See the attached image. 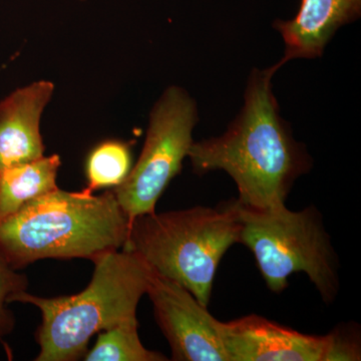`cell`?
Returning a JSON list of instances; mask_svg holds the SVG:
<instances>
[{
    "instance_id": "cell-10",
    "label": "cell",
    "mask_w": 361,
    "mask_h": 361,
    "mask_svg": "<svg viewBox=\"0 0 361 361\" xmlns=\"http://www.w3.org/2000/svg\"><path fill=\"white\" fill-rule=\"evenodd\" d=\"M360 13L361 0H301L292 20L275 21L285 44L280 63L319 58L337 30L357 20Z\"/></svg>"
},
{
    "instance_id": "cell-15",
    "label": "cell",
    "mask_w": 361,
    "mask_h": 361,
    "mask_svg": "<svg viewBox=\"0 0 361 361\" xmlns=\"http://www.w3.org/2000/svg\"><path fill=\"white\" fill-rule=\"evenodd\" d=\"M78 1H85V0H78Z\"/></svg>"
},
{
    "instance_id": "cell-5",
    "label": "cell",
    "mask_w": 361,
    "mask_h": 361,
    "mask_svg": "<svg viewBox=\"0 0 361 361\" xmlns=\"http://www.w3.org/2000/svg\"><path fill=\"white\" fill-rule=\"evenodd\" d=\"M236 204L239 243L253 254L269 290L281 293L292 274L303 272L325 303L336 300L341 287L338 259L315 207L255 211Z\"/></svg>"
},
{
    "instance_id": "cell-2",
    "label": "cell",
    "mask_w": 361,
    "mask_h": 361,
    "mask_svg": "<svg viewBox=\"0 0 361 361\" xmlns=\"http://www.w3.org/2000/svg\"><path fill=\"white\" fill-rule=\"evenodd\" d=\"M128 233L113 190L96 196L59 188L0 221V255L16 270L42 259L92 261L122 249Z\"/></svg>"
},
{
    "instance_id": "cell-9",
    "label": "cell",
    "mask_w": 361,
    "mask_h": 361,
    "mask_svg": "<svg viewBox=\"0 0 361 361\" xmlns=\"http://www.w3.org/2000/svg\"><path fill=\"white\" fill-rule=\"evenodd\" d=\"M54 92L51 82L39 80L0 101V171L44 156L40 121Z\"/></svg>"
},
{
    "instance_id": "cell-11",
    "label": "cell",
    "mask_w": 361,
    "mask_h": 361,
    "mask_svg": "<svg viewBox=\"0 0 361 361\" xmlns=\"http://www.w3.org/2000/svg\"><path fill=\"white\" fill-rule=\"evenodd\" d=\"M61 157H42L0 171V221L20 211L40 196L59 189Z\"/></svg>"
},
{
    "instance_id": "cell-7",
    "label": "cell",
    "mask_w": 361,
    "mask_h": 361,
    "mask_svg": "<svg viewBox=\"0 0 361 361\" xmlns=\"http://www.w3.org/2000/svg\"><path fill=\"white\" fill-rule=\"evenodd\" d=\"M159 326L176 361H228L220 336V322L191 292L152 272L147 290Z\"/></svg>"
},
{
    "instance_id": "cell-12",
    "label": "cell",
    "mask_w": 361,
    "mask_h": 361,
    "mask_svg": "<svg viewBox=\"0 0 361 361\" xmlns=\"http://www.w3.org/2000/svg\"><path fill=\"white\" fill-rule=\"evenodd\" d=\"M139 322L121 323L99 332L94 348L87 351L85 361H165L168 358L142 345Z\"/></svg>"
},
{
    "instance_id": "cell-3",
    "label": "cell",
    "mask_w": 361,
    "mask_h": 361,
    "mask_svg": "<svg viewBox=\"0 0 361 361\" xmlns=\"http://www.w3.org/2000/svg\"><path fill=\"white\" fill-rule=\"evenodd\" d=\"M94 272L84 291L44 298L20 292L13 302L32 304L42 312L37 361H75L89 350L90 338L121 323L135 322L148 290L152 268L134 252L111 251L92 260Z\"/></svg>"
},
{
    "instance_id": "cell-6",
    "label": "cell",
    "mask_w": 361,
    "mask_h": 361,
    "mask_svg": "<svg viewBox=\"0 0 361 361\" xmlns=\"http://www.w3.org/2000/svg\"><path fill=\"white\" fill-rule=\"evenodd\" d=\"M198 118L196 102L177 85L166 89L156 102L141 156L122 184L113 189L129 229L135 218L156 212L159 199L180 174Z\"/></svg>"
},
{
    "instance_id": "cell-13",
    "label": "cell",
    "mask_w": 361,
    "mask_h": 361,
    "mask_svg": "<svg viewBox=\"0 0 361 361\" xmlns=\"http://www.w3.org/2000/svg\"><path fill=\"white\" fill-rule=\"evenodd\" d=\"M132 167L129 144L118 140L101 142L87 158V186L84 191L94 194L99 189L118 187L128 177Z\"/></svg>"
},
{
    "instance_id": "cell-14",
    "label": "cell",
    "mask_w": 361,
    "mask_h": 361,
    "mask_svg": "<svg viewBox=\"0 0 361 361\" xmlns=\"http://www.w3.org/2000/svg\"><path fill=\"white\" fill-rule=\"evenodd\" d=\"M28 279L13 269L0 255V342L9 336L16 326V318L7 305L16 294L27 290Z\"/></svg>"
},
{
    "instance_id": "cell-1",
    "label": "cell",
    "mask_w": 361,
    "mask_h": 361,
    "mask_svg": "<svg viewBox=\"0 0 361 361\" xmlns=\"http://www.w3.org/2000/svg\"><path fill=\"white\" fill-rule=\"evenodd\" d=\"M282 65L249 78L244 106L220 137L194 142L188 157L196 174L224 171L238 189L240 205L255 211L286 206L292 186L310 172L311 159L280 116L272 78Z\"/></svg>"
},
{
    "instance_id": "cell-4",
    "label": "cell",
    "mask_w": 361,
    "mask_h": 361,
    "mask_svg": "<svg viewBox=\"0 0 361 361\" xmlns=\"http://www.w3.org/2000/svg\"><path fill=\"white\" fill-rule=\"evenodd\" d=\"M240 229L236 200L217 208L145 214L133 221L122 249L137 254L207 307L218 266L228 249L239 243Z\"/></svg>"
},
{
    "instance_id": "cell-8",
    "label": "cell",
    "mask_w": 361,
    "mask_h": 361,
    "mask_svg": "<svg viewBox=\"0 0 361 361\" xmlns=\"http://www.w3.org/2000/svg\"><path fill=\"white\" fill-rule=\"evenodd\" d=\"M220 336L228 361H331L332 334H301L263 316L220 322Z\"/></svg>"
}]
</instances>
